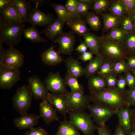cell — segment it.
I'll list each match as a JSON object with an SVG mask.
<instances>
[{
  "instance_id": "obj_1",
  "label": "cell",
  "mask_w": 135,
  "mask_h": 135,
  "mask_svg": "<svg viewBox=\"0 0 135 135\" xmlns=\"http://www.w3.org/2000/svg\"><path fill=\"white\" fill-rule=\"evenodd\" d=\"M91 101L94 103L106 105L116 112L122 106L126 103L124 92L116 87L106 88L98 92H90Z\"/></svg>"
},
{
  "instance_id": "obj_2",
  "label": "cell",
  "mask_w": 135,
  "mask_h": 135,
  "mask_svg": "<svg viewBox=\"0 0 135 135\" xmlns=\"http://www.w3.org/2000/svg\"><path fill=\"white\" fill-rule=\"evenodd\" d=\"M25 25L24 23L4 22L0 20V43L14 47L21 41Z\"/></svg>"
},
{
  "instance_id": "obj_3",
  "label": "cell",
  "mask_w": 135,
  "mask_h": 135,
  "mask_svg": "<svg viewBox=\"0 0 135 135\" xmlns=\"http://www.w3.org/2000/svg\"><path fill=\"white\" fill-rule=\"evenodd\" d=\"M100 45L99 55L104 60L114 63L127 58L128 56L121 43L100 36Z\"/></svg>"
},
{
  "instance_id": "obj_4",
  "label": "cell",
  "mask_w": 135,
  "mask_h": 135,
  "mask_svg": "<svg viewBox=\"0 0 135 135\" xmlns=\"http://www.w3.org/2000/svg\"><path fill=\"white\" fill-rule=\"evenodd\" d=\"M69 122L81 131L84 135H94L98 127L90 114L84 110L69 112Z\"/></svg>"
},
{
  "instance_id": "obj_5",
  "label": "cell",
  "mask_w": 135,
  "mask_h": 135,
  "mask_svg": "<svg viewBox=\"0 0 135 135\" xmlns=\"http://www.w3.org/2000/svg\"><path fill=\"white\" fill-rule=\"evenodd\" d=\"M32 97L28 86L18 87L12 98L14 108L21 115L27 113L31 106Z\"/></svg>"
},
{
  "instance_id": "obj_6",
  "label": "cell",
  "mask_w": 135,
  "mask_h": 135,
  "mask_svg": "<svg viewBox=\"0 0 135 135\" xmlns=\"http://www.w3.org/2000/svg\"><path fill=\"white\" fill-rule=\"evenodd\" d=\"M88 109L94 121L99 126L106 125L105 123L116 112L111 107L100 103L90 105Z\"/></svg>"
},
{
  "instance_id": "obj_7",
  "label": "cell",
  "mask_w": 135,
  "mask_h": 135,
  "mask_svg": "<svg viewBox=\"0 0 135 135\" xmlns=\"http://www.w3.org/2000/svg\"><path fill=\"white\" fill-rule=\"evenodd\" d=\"M90 96L84 91L70 92L67 96V106L69 112L84 110L88 109L91 101Z\"/></svg>"
},
{
  "instance_id": "obj_8",
  "label": "cell",
  "mask_w": 135,
  "mask_h": 135,
  "mask_svg": "<svg viewBox=\"0 0 135 135\" xmlns=\"http://www.w3.org/2000/svg\"><path fill=\"white\" fill-rule=\"evenodd\" d=\"M44 82L48 91L53 94L67 96L69 92L59 72H50L44 79Z\"/></svg>"
},
{
  "instance_id": "obj_9",
  "label": "cell",
  "mask_w": 135,
  "mask_h": 135,
  "mask_svg": "<svg viewBox=\"0 0 135 135\" xmlns=\"http://www.w3.org/2000/svg\"><path fill=\"white\" fill-rule=\"evenodd\" d=\"M20 74L19 69L0 66V88L4 90L12 88L20 80Z\"/></svg>"
},
{
  "instance_id": "obj_10",
  "label": "cell",
  "mask_w": 135,
  "mask_h": 135,
  "mask_svg": "<svg viewBox=\"0 0 135 135\" xmlns=\"http://www.w3.org/2000/svg\"><path fill=\"white\" fill-rule=\"evenodd\" d=\"M24 60V54L18 50L9 47L0 56V66L19 69L23 65Z\"/></svg>"
},
{
  "instance_id": "obj_11",
  "label": "cell",
  "mask_w": 135,
  "mask_h": 135,
  "mask_svg": "<svg viewBox=\"0 0 135 135\" xmlns=\"http://www.w3.org/2000/svg\"><path fill=\"white\" fill-rule=\"evenodd\" d=\"M52 41L58 44V51L60 54L70 55L74 50L76 36L72 30L66 32H63Z\"/></svg>"
},
{
  "instance_id": "obj_12",
  "label": "cell",
  "mask_w": 135,
  "mask_h": 135,
  "mask_svg": "<svg viewBox=\"0 0 135 135\" xmlns=\"http://www.w3.org/2000/svg\"><path fill=\"white\" fill-rule=\"evenodd\" d=\"M28 86L32 96L36 100L46 99L48 91L44 82L37 75H33L28 79Z\"/></svg>"
},
{
  "instance_id": "obj_13",
  "label": "cell",
  "mask_w": 135,
  "mask_h": 135,
  "mask_svg": "<svg viewBox=\"0 0 135 135\" xmlns=\"http://www.w3.org/2000/svg\"><path fill=\"white\" fill-rule=\"evenodd\" d=\"M54 20L52 14H46L40 10L35 6L32 8L27 20L32 26H47Z\"/></svg>"
},
{
  "instance_id": "obj_14",
  "label": "cell",
  "mask_w": 135,
  "mask_h": 135,
  "mask_svg": "<svg viewBox=\"0 0 135 135\" xmlns=\"http://www.w3.org/2000/svg\"><path fill=\"white\" fill-rule=\"evenodd\" d=\"M39 107L40 115L39 117L42 118L46 124H49L54 121L60 122L56 110L46 99L42 100Z\"/></svg>"
},
{
  "instance_id": "obj_15",
  "label": "cell",
  "mask_w": 135,
  "mask_h": 135,
  "mask_svg": "<svg viewBox=\"0 0 135 135\" xmlns=\"http://www.w3.org/2000/svg\"><path fill=\"white\" fill-rule=\"evenodd\" d=\"M46 100L58 112L66 118L68 113L67 106V96L56 95L48 92Z\"/></svg>"
},
{
  "instance_id": "obj_16",
  "label": "cell",
  "mask_w": 135,
  "mask_h": 135,
  "mask_svg": "<svg viewBox=\"0 0 135 135\" xmlns=\"http://www.w3.org/2000/svg\"><path fill=\"white\" fill-rule=\"evenodd\" d=\"M39 118V116L34 114L27 113L21 114L20 117L14 118L12 121L15 126L20 130L30 129L38 124Z\"/></svg>"
},
{
  "instance_id": "obj_17",
  "label": "cell",
  "mask_w": 135,
  "mask_h": 135,
  "mask_svg": "<svg viewBox=\"0 0 135 135\" xmlns=\"http://www.w3.org/2000/svg\"><path fill=\"white\" fill-rule=\"evenodd\" d=\"M12 2L0 9V20L4 22L24 23Z\"/></svg>"
},
{
  "instance_id": "obj_18",
  "label": "cell",
  "mask_w": 135,
  "mask_h": 135,
  "mask_svg": "<svg viewBox=\"0 0 135 135\" xmlns=\"http://www.w3.org/2000/svg\"><path fill=\"white\" fill-rule=\"evenodd\" d=\"M130 106L126 103L120 106L116 112L118 119V124L126 131V134L132 129L130 118Z\"/></svg>"
},
{
  "instance_id": "obj_19",
  "label": "cell",
  "mask_w": 135,
  "mask_h": 135,
  "mask_svg": "<svg viewBox=\"0 0 135 135\" xmlns=\"http://www.w3.org/2000/svg\"><path fill=\"white\" fill-rule=\"evenodd\" d=\"M64 23L57 18L52 22L47 25L46 28L40 32V33H44L48 38L53 41L54 38L63 32Z\"/></svg>"
},
{
  "instance_id": "obj_20",
  "label": "cell",
  "mask_w": 135,
  "mask_h": 135,
  "mask_svg": "<svg viewBox=\"0 0 135 135\" xmlns=\"http://www.w3.org/2000/svg\"><path fill=\"white\" fill-rule=\"evenodd\" d=\"M103 22L102 35L108 32L111 29L120 27V17L106 12L100 14Z\"/></svg>"
},
{
  "instance_id": "obj_21",
  "label": "cell",
  "mask_w": 135,
  "mask_h": 135,
  "mask_svg": "<svg viewBox=\"0 0 135 135\" xmlns=\"http://www.w3.org/2000/svg\"><path fill=\"white\" fill-rule=\"evenodd\" d=\"M64 61L67 71L72 75L78 78L85 74V68L82 66L78 59L74 58L71 56L67 58Z\"/></svg>"
},
{
  "instance_id": "obj_22",
  "label": "cell",
  "mask_w": 135,
  "mask_h": 135,
  "mask_svg": "<svg viewBox=\"0 0 135 135\" xmlns=\"http://www.w3.org/2000/svg\"><path fill=\"white\" fill-rule=\"evenodd\" d=\"M43 62L49 66L56 65L62 63L64 60L58 51L54 49V47L52 46L43 52L41 55Z\"/></svg>"
},
{
  "instance_id": "obj_23",
  "label": "cell",
  "mask_w": 135,
  "mask_h": 135,
  "mask_svg": "<svg viewBox=\"0 0 135 135\" xmlns=\"http://www.w3.org/2000/svg\"><path fill=\"white\" fill-rule=\"evenodd\" d=\"M66 24L71 30L79 36H82L89 32L85 20L80 16L74 18Z\"/></svg>"
},
{
  "instance_id": "obj_24",
  "label": "cell",
  "mask_w": 135,
  "mask_h": 135,
  "mask_svg": "<svg viewBox=\"0 0 135 135\" xmlns=\"http://www.w3.org/2000/svg\"><path fill=\"white\" fill-rule=\"evenodd\" d=\"M12 2L23 22H27L32 9L30 2L26 0H12Z\"/></svg>"
},
{
  "instance_id": "obj_25",
  "label": "cell",
  "mask_w": 135,
  "mask_h": 135,
  "mask_svg": "<svg viewBox=\"0 0 135 135\" xmlns=\"http://www.w3.org/2000/svg\"><path fill=\"white\" fill-rule=\"evenodd\" d=\"M107 88L105 78L100 75H94L88 78V88L90 92H98Z\"/></svg>"
},
{
  "instance_id": "obj_26",
  "label": "cell",
  "mask_w": 135,
  "mask_h": 135,
  "mask_svg": "<svg viewBox=\"0 0 135 135\" xmlns=\"http://www.w3.org/2000/svg\"><path fill=\"white\" fill-rule=\"evenodd\" d=\"M104 61L103 58L100 55L96 56L90 61L84 68L86 78H88L95 75Z\"/></svg>"
},
{
  "instance_id": "obj_27",
  "label": "cell",
  "mask_w": 135,
  "mask_h": 135,
  "mask_svg": "<svg viewBox=\"0 0 135 135\" xmlns=\"http://www.w3.org/2000/svg\"><path fill=\"white\" fill-rule=\"evenodd\" d=\"M82 36L84 39V42L90 49V51L95 54L96 56L99 55L100 36H98L90 32Z\"/></svg>"
},
{
  "instance_id": "obj_28",
  "label": "cell",
  "mask_w": 135,
  "mask_h": 135,
  "mask_svg": "<svg viewBox=\"0 0 135 135\" xmlns=\"http://www.w3.org/2000/svg\"><path fill=\"white\" fill-rule=\"evenodd\" d=\"M54 135H80L79 130L73 125L67 121L66 118L60 122L57 131Z\"/></svg>"
},
{
  "instance_id": "obj_29",
  "label": "cell",
  "mask_w": 135,
  "mask_h": 135,
  "mask_svg": "<svg viewBox=\"0 0 135 135\" xmlns=\"http://www.w3.org/2000/svg\"><path fill=\"white\" fill-rule=\"evenodd\" d=\"M57 16V18L63 22H67L74 18L71 16L64 6L62 4L51 2L49 3Z\"/></svg>"
},
{
  "instance_id": "obj_30",
  "label": "cell",
  "mask_w": 135,
  "mask_h": 135,
  "mask_svg": "<svg viewBox=\"0 0 135 135\" xmlns=\"http://www.w3.org/2000/svg\"><path fill=\"white\" fill-rule=\"evenodd\" d=\"M41 33L39 32L35 26L25 28L23 32L24 37L30 40L32 42L37 43L40 42H45L48 40L43 38L40 36Z\"/></svg>"
},
{
  "instance_id": "obj_31",
  "label": "cell",
  "mask_w": 135,
  "mask_h": 135,
  "mask_svg": "<svg viewBox=\"0 0 135 135\" xmlns=\"http://www.w3.org/2000/svg\"><path fill=\"white\" fill-rule=\"evenodd\" d=\"M121 43L128 56L135 55V31L127 34Z\"/></svg>"
},
{
  "instance_id": "obj_32",
  "label": "cell",
  "mask_w": 135,
  "mask_h": 135,
  "mask_svg": "<svg viewBox=\"0 0 135 135\" xmlns=\"http://www.w3.org/2000/svg\"><path fill=\"white\" fill-rule=\"evenodd\" d=\"M86 23L94 31H98L102 25L100 16L94 11L90 12L84 17Z\"/></svg>"
},
{
  "instance_id": "obj_33",
  "label": "cell",
  "mask_w": 135,
  "mask_h": 135,
  "mask_svg": "<svg viewBox=\"0 0 135 135\" xmlns=\"http://www.w3.org/2000/svg\"><path fill=\"white\" fill-rule=\"evenodd\" d=\"M78 78L68 72H66L64 79L66 85L70 88L71 92H76L84 90L83 86L78 82Z\"/></svg>"
},
{
  "instance_id": "obj_34",
  "label": "cell",
  "mask_w": 135,
  "mask_h": 135,
  "mask_svg": "<svg viewBox=\"0 0 135 135\" xmlns=\"http://www.w3.org/2000/svg\"><path fill=\"white\" fill-rule=\"evenodd\" d=\"M107 11L112 14L120 17L127 14L124 5L120 0H112Z\"/></svg>"
},
{
  "instance_id": "obj_35",
  "label": "cell",
  "mask_w": 135,
  "mask_h": 135,
  "mask_svg": "<svg viewBox=\"0 0 135 135\" xmlns=\"http://www.w3.org/2000/svg\"><path fill=\"white\" fill-rule=\"evenodd\" d=\"M127 34L119 27L111 29L106 34L102 35L106 38L122 43Z\"/></svg>"
},
{
  "instance_id": "obj_36",
  "label": "cell",
  "mask_w": 135,
  "mask_h": 135,
  "mask_svg": "<svg viewBox=\"0 0 135 135\" xmlns=\"http://www.w3.org/2000/svg\"><path fill=\"white\" fill-rule=\"evenodd\" d=\"M120 28L127 34L135 31V26L131 14H126L120 17Z\"/></svg>"
},
{
  "instance_id": "obj_37",
  "label": "cell",
  "mask_w": 135,
  "mask_h": 135,
  "mask_svg": "<svg viewBox=\"0 0 135 135\" xmlns=\"http://www.w3.org/2000/svg\"><path fill=\"white\" fill-rule=\"evenodd\" d=\"M112 0H94L92 6V8L96 13L100 15L106 12Z\"/></svg>"
},
{
  "instance_id": "obj_38",
  "label": "cell",
  "mask_w": 135,
  "mask_h": 135,
  "mask_svg": "<svg viewBox=\"0 0 135 135\" xmlns=\"http://www.w3.org/2000/svg\"><path fill=\"white\" fill-rule=\"evenodd\" d=\"M78 2L77 0H68L65 6L71 16L74 18L79 17L78 10Z\"/></svg>"
},
{
  "instance_id": "obj_39",
  "label": "cell",
  "mask_w": 135,
  "mask_h": 135,
  "mask_svg": "<svg viewBox=\"0 0 135 135\" xmlns=\"http://www.w3.org/2000/svg\"><path fill=\"white\" fill-rule=\"evenodd\" d=\"M113 73V63L110 60H105L96 74L105 77Z\"/></svg>"
},
{
  "instance_id": "obj_40",
  "label": "cell",
  "mask_w": 135,
  "mask_h": 135,
  "mask_svg": "<svg viewBox=\"0 0 135 135\" xmlns=\"http://www.w3.org/2000/svg\"><path fill=\"white\" fill-rule=\"evenodd\" d=\"M114 73L118 74L125 73L130 70L125 60L116 61L113 63Z\"/></svg>"
},
{
  "instance_id": "obj_41",
  "label": "cell",
  "mask_w": 135,
  "mask_h": 135,
  "mask_svg": "<svg viewBox=\"0 0 135 135\" xmlns=\"http://www.w3.org/2000/svg\"><path fill=\"white\" fill-rule=\"evenodd\" d=\"M78 1L79 16L82 18H84L89 12V10L92 8V5L82 1V0Z\"/></svg>"
},
{
  "instance_id": "obj_42",
  "label": "cell",
  "mask_w": 135,
  "mask_h": 135,
  "mask_svg": "<svg viewBox=\"0 0 135 135\" xmlns=\"http://www.w3.org/2000/svg\"><path fill=\"white\" fill-rule=\"evenodd\" d=\"M124 94L126 103L130 106H135V88L126 90Z\"/></svg>"
},
{
  "instance_id": "obj_43",
  "label": "cell",
  "mask_w": 135,
  "mask_h": 135,
  "mask_svg": "<svg viewBox=\"0 0 135 135\" xmlns=\"http://www.w3.org/2000/svg\"><path fill=\"white\" fill-rule=\"evenodd\" d=\"M118 74L113 73L107 76L105 78L107 86V88H113L116 87L118 80Z\"/></svg>"
},
{
  "instance_id": "obj_44",
  "label": "cell",
  "mask_w": 135,
  "mask_h": 135,
  "mask_svg": "<svg viewBox=\"0 0 135 135\" xmlns=\"http://www.w3.org/2000/svg\"><path fill=\"white\" fill-rule=\"evenodd\" d=\"M23 135H49L46 130L44 128L38 127L33 128L28 131H26Z\"/></svg>"
},
{
  "instance_id": "obj_45",
  "label": "cell",
  "mask_w": 135,
  "mask_h": 135,
  "mask_svg": "<svg viewBox=\"0 0 135 135\" xmlns=\"http://www.w3.org/2000/svg\"><path fill=\"white\" fill-rule=\"evenodd\" d=\"M124 5L127 14H132L135 12V0H120Z\"/></svg>"
},
{
  "instance_id": "obj_46",
  "label": "cell",
  "mask_w": 135,
  "mask_h": 135,
  "mask_svg": "<svg viewBox=\"0 0 135 135\" xmlns=\"http://www.w3.org/2000/svg\"><path fill=\"white\" fill-rule=\"evenodd\" d=\"M124 76L129 89L135 88V78L130 70L125 73Z\"/></svg>"
},
{
  "instance_id": "obj_47",
  "label": "cell",
  "mask_w": 135,
  "mask_h": 135,
  "mask_svg": "<svg viewBox=\"0 0 135 135\" xmlns=\"http://www.w3.org/2000/svg\"><path fill=\"white\" fill-rule=\"evenodd\" d=\"M118 77L116 87L119 90L124 92L126 90V87L127 85L124 75L119 74L118 75Z\"/></svg>"
},
{
  "instance_id": "obj_48",
  "label": "cell",
  "mask_w": 135,
  "mask_h": 135,
  "mask_svg": "<svg viewBox=\"0 0 135 135\" xmlns=\"http://www.w3.org/2000/svg\"><path fill=\"white\" fill-rule=\"evenodd\" d=\"M93 54L90 51H87L81 54L78 57V59H80L83 62L90 61L93 59Z\"/></svg>"
},
{
  "instance_id": "obj_49",
  "label": "cell",
  "mask_w": 135,
  "mask_h": 135,
  "mask_svg": "<svg viewBox=\"0 0 135 135\" xmlns=\"http://www.w3.org/2000/svg\"><path fill=\"white\" fill-rule=\"evenodd\" d=\"M97 130L98 135H113L110 130L106 125L102 126H98Z\"/></svg>"
},
{
  "instance_id": "obj_50",
  "label": "cell",
  "mask_w": 135,
  "mask_h": 135,
  "mask_svg": "<svg viewBox=\"0 0 135 135\" xmlns=\"http://www.w3.org/2000/svg\"><path fill=\"white\" fill-rule=\"evenodd\" d=\"M126 63L129 70L131 71L135 69V55L128 56Z\"/></svg>"
},
{
  "instance_id": "obj_51",
  "label": "cell",
  "mask_w": 135,
  "mask_h": 135,
  "mask_svg": "<svg viewBox=\"0 0 135 135\" xmlns=\"http://www.w3.org/2000/svg\"><path fill=\"white\" fill-rule=\"evenodd\" d=\"M88 48L87 44L84 42H82L76 48V50L78 51V53L82 54L87 52Z\"/></svg>"
},
{
  "instance_id": "obj_52",
  "label": "cell",
  "mask_w": 135,
  "mask_h": 135,
  "mask_svg": "<svg viewBox=\"0 0 135 135\" xmlns=\"http://www.w3.org/2000/svg\"><path fill=\"white\" fill-rule=\"evenodd\" d=\"M113 135H127L124 128L119 124L116 127Z\"/></svg>"
},
{
  "instance_id": "obj_53",
  "label": "cell",
  "mask_w": 135,
  "mask_h": 135,
  "mask_svg": "<svg viewBox=\"0 0 135 135\" xmlns=\"http://www.w3.org/2000/svg\"><path fill=\"white\" fill-rule=\"evenodd\" d=\"M130 118L132 129L135 130V106L130 110Z\"/></svg>"
},
{
  "instance_id": "obj_54",
  "label": "cell",
  "mask_w": 135,
  "mask_h": 135,
  "mask_svg": "<svg viewBox=\"0 0 135 135\" xmlns=\"http://www.w3.org/2000/svg\"><path fill=\"white\" fill-rule=\"evenodd\" d=\"M30 2H32L36 5V6H42L50 2L48 0H29Z\"/></svg>"
},
{
  "instance_id": "obj_55",
  "label": "cell",
  "mask_w": 135,
  "mask_h": 135,
  "mask_svg": "<svg viewBox=\"0 0 135 135\" xmlns=\"http://www.w3.org/2000/svg\"><path fill=\"white\" fill-rule=\"evenodd\" d=\"M12 0H0V9L8 4L12 2Z\"/></svg>"
},
{
  "instance_id": "obj_56",
  "label": "cell",
  "mask_w": 135,
  "mask_h": 135,
  "mask_svg": "<svg viewBox=\"0 0 135 135\" xmlns=\"http://www.w3.org/2000/svg\"><path fill=\"white\" fill-rule=\"evenodd\" d=\"M5 50L3 46L2 43H0V56L2 55Z\"/></svg>"
},
{
  "instance_id": "obj_57",
  "label": "cell",
  "mask_w": 135,
  "mask_h": 135,
  "mask_svg": "<svg viewBox=\"0 0 135 135\" xmlns=\"http://www.w3.org/2000/svg\"><path fill=\"white\" fill-rule=\"evenodd\" d=\"M82 1L86 3L92 4L94 2V0H82Z\"/></svg>"
},
{
  "instance_id": "obj_58",
  "label": "cell",
  "mask_w": 135,
  "mask_h": 135,
  "mask_svg": "<svg viewBox=\"0 0 135 135\" xmlns=\"http://www.w3.org/2000/svg\"><path fill=\"white\" fill-rule=\"evenodd\" d=\"M127 135H135V130L132 129L129 132L126 134Z\"/></svg>"
},
{
  "instance_id": "obj_59",
  "label": "cell",
  "mask_w": 135,
  "mask_h": 135,
  "mask_svg": "<svg viewBox=\"0 0 135 135\" xmlns=\"http://www.w3.org/2000/svg\"><path fill=\"white\" fill-rule=\"evenodd\" d=\"M131 15L132 20L135 26V12L133 13Z\"/></svg>"
},
{
  "instance_id": "obj_60",
  "label": "cell",
  "mask_w": 135,
  "mask_h": 135,
  "mask_svg": "<svg viewBox=\"0 0 135 135\" xmlns=\"http://www.w3.org/2000/svg\"><path fill=\"white\" fill-rule=\"evenodd\" d=\"M131 72L135 78V69L132 71Z\"/></svg>"
}]
</instances>
